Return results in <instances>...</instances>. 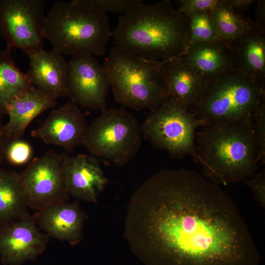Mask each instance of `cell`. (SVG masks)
<instances>
[{"label":"cell","instance_id":"obj_4","mask_svg":"<svg viewBox=\"0 0 265 265\" xmlns=\"http://www.w3.org/2000/svg\"><path fill=\"white\" fill-rule=\"evenodd\" d=\"M44 39L60 53L101 56L111 38L108 17L87 0L57 1L45 16Z\"/></svg>","mask_w":265,"mask_h":265},{"label":"cell","instance_id":"obj_8","mask_svg":"<svg viewBox=\"0 0 265 265\" xmlns=\"http://www.w3.org/2000/svg\"><path fill=\"white\" fill-rule=\"evenodd\" d=\"M206 123L179 102L169 98L151 111L141 125L142 136L174 158L190 156L196 162L195 134Z\"/></svg>","mask_w":265,"mask_h":265},{"label":"cell","instance_id":"obj_22","mask_svg":"<svg viewBox=\"0 0 265 265\" xmlns=\"http://www.w3.org/2000/svg\"><path fill=\"white\" fill-rule=\"evenodd\" d=\"M12 48L0 49V116L6 114L7 106L14 98L23 94L32 85L26 73L15 65Z\"/></svg>","mask_w":265,"mask_h":265},{"label":"cell","instance_id":"obj_2","mask_svg":"<svg viewBox=\"0 0 265 265\" xmlns=\"http://www.w3.org/2000/svg\"><path fill=\"white\" fill-rule=\"evenodd\" d=\"M111 38L114 46L150 60L182 56L188 48L187 16L170 0L143 2L119 16Z\"/></svg>","mask_w":265,"mask_h":265},{"label":"cell","instance_id":"obj_10","mask_svg":"<svg viewBox=\"0 0 265 265\" xmlns=\"http://www.w3.org/2000/svg\"><path fill=\"white\" fill-rule=\"evenodd\" d=\"M66 153L52 150L35 158L20 173L27 193L28 205L36 212L55 203L67 201L62 173V164Z\"/></svg>","mask_w":265,"mask_h":265},{"label":"cell","instance_id":"obj_17","mask_svg":"<svg viewBox=\"0 0 265 265\" xmlns=\"http://www.w3.org/2000/svg\"><path fill=\"white\" fill-rule=\"evenodd\" d=\"M162 62L170 98L191 111L203 93L207 79L183 56Z\"/></svg>","mask_w":265,"mask_h":265},{"label":"cell","instance_id":"obj_12","mask_svg":"<svg viewBox=\"0 0 265 265\" xmlns=\"http://www.w3.org/2000/svg\"><path fill=\"white\" fill-rule=\"evenodd\" d=\"M49 237L39 227L35 213L0 226V259L3 265L35 261L45 251Z\"/></svg>","mask_w":265,"mask_h":265},{"label":"cell","instance_id":"obj_9","mask_svg":"<svg viewBox=\"0 0 265 265\" xmlns=\"http://www.w3.org/2000/svg\"><path fill=\"white\" fill-rule=\"evenodd\" d=\"M44 0H0V36L28 54L44 49Z\"/></svg>","mask_w":265,"mask_h":265},{"label":"cell","instance_id":"obj_30","mask_svg":"<svg viewBox=\"0 0 265 265\" xmlns=\"http://www.w3.org/2000/svg\"><path fill=\"white\" fill-rule=\"evenodd\" d=\"M255 8L256 21L255 24L260 29L265 31V1H257Z\"/></svg>","mask_w":265,"mask_h":265},{"label":"cell","instance_id":"obj_19","mask_svg":"<svg viewBox=\"0 0 265 265\" xmlns=\"http://www.w3.org/2000/svg\"><path fill=\"white\" fill-rule=\"evenodd\" d=\"M233 68L265 82V31L253 22L243 35L228 44Z\"/></svg>","mask_w":265,"mask_h":265},{"label":"cell","instance_id":"obj_18","mask_svg":"<svg viewBox=\"0 0 265 265\" xmlns=\"http://www.w3.org/2000/svg\"><path fill=\"white\" fill-rule=\"evenodd\" d=\"M56 104V99L33 86L12 99L7 108L9 120L4 125L10 141L21 139L31 122Z\"/></svg>","mask_w":265,"mask_h":265},{"label":"cell","instance_id":"obj_1","mask_svg":"<svg viewBox=\"0 0 265 265\" xmlns=\"http://www.w3.org/2000/svg\"><path fill=\"white\" fill-rule=\"evenodd\" d=\"M124 236L144 265H259L247 225L229 196L203 174L164 169L133 193Z\"/></svg>","mask_w":265,"mask_h":265},{"label":"cell","instance_id":"obj_25","mask_svg":"<svg viewBox=\"0 0 265 265\" xmlns=\"http://www.w3.org/2000/svg\"><path fill=\"white\" fill-rule=\"evenodd\" d=\"M88 4L96 11L106 14L114 12L125 14L136 5L143 2L142 0H87Z\"/></svg>","mask_w":265,"mask_h":265},{"label":"cell","instance_id":"obj_23","mask_svg":"<svg viewBox=\"0 0 265 265\" xmlns=\"http://www.w3.org/2000/svg\"><path fill=\"white\" fill-rule=\"evenodd\" d=\"M219 39L228 44L245 33L253 21L237 13L227 0H219L211 11Z\"/></svg>","mask_w":265,"mask_h":265},{"label":"cell","instance_id":"obj_28","mask_svg":"<svg viewBox=\"0 0 265 265\" xmlns=\"http://www.w3.org/2000/svg\"><path fill=\"white\" fill-rule=\"evenodd\" d=\"M219 0H179L175 3L177 9L185 15L211 11Z\"/></svg>","mask_w":265,"mask_h":265},{"label":"cell","instance_id":"obj_27","mask_svg":"<svg viewBox=\"0 0 265 265\" xmlns=\"http://www.w3.org/2000/svg\"><path fill=\"white\" fill-rule=\"evenodd\" d=\"M32 154V148L30 144L20 139L10 142L6 151L5 159L13 165H21L30 160Z\"/></svg>","mask_w":265,"mask_h":265},{"label":"cell","instance_id":"obj_13","mask_svg":"<svg viewBox=\"0 0 265 265\" xmlns=\"http://www.w3.org/2000/svg\"><path fill=\"white\" fill-rule=\"evenodd\" d=\"M88 126L85 115L79 106L69 101L53 110L30 134L47 144L61 147L69 152L83 145Z\"/></svg>","mask_w":265,"mask_h":265},{"label":"cell","instance_id":"obj_5","mask_svg":"<svg viewBox=\"0 0 265 265\" xmlns=\"http://www.w3.org/2000/svg\"><path fill=\"white\" fill-rule=\"evenodd\" d=\"M103 66L115 101L124 108L152 111L170 98L162 62L114 46Z\"/></svg>","mask_w":265,"mask_h":265},{"label":"cell","instance_id":"obj_15","mask_svg":"<svg viewBox=\"0 0 265 265\" xmlns=\"http://www.w3.org/2000/svg\"><path fill=\"white\" fill-rule=\"evenodd\" d=\"M27 54L29 63L26 75L29 82L55 99L67 97V62L63 55L53 48Z\"/></svg>","mask_w":265,"mask_h":265},{"label":"cell","instance_id":"obj_32","mask_svg":"<svg viewBox=\"0 0 265 265\" xmlns=\"http://www.w3.org/2000/svg\"><path fill=\"white\" fill-rule=\"evenodd\" d=\"M1 116H0V165L5 159V153L10 140L8 138L1 122Z\"/></svg>","mask_w":265,"mask_h":265},{"label":"cell","instance_id":"obj_26","mask_svg":"<svg viewBox=\"0 0 265 265\" xmlns=\"http://www.w3.org/2000/svg\"><path fill=\"white\" fill-rule=\"evenodd\" d=\"M252 127L258 148V161L265 163V104L254 112L251 119Z\"/></svg>","mask_w":265,"mask_h":265},{"label":"cell","instance_id":"obj_21","mask_svg":"<svg viewBox=\"0 0 265 265\" xmlns=\"http://www.w3.org/2000/svg\"><path fill=\"white\" fill-rule=\"evenodd\" d=\"M29 208L20 173L0 165V226L27 215Z\"/></svg>","mask_w":265,"mask_h":265},{"label":"cell","instance_id":"obj_31","mask_svg":"<svg viewBox=\"0 0 265 265\" xmlns=\"http://www.w3.org/2000/svg\"><path fill=\"white\" fill-rule=\"evenodd\" d=\"M235 11L241 15L253 5L254 0H227Z\"/></svg>","mask_w":265,"mask_h":265},{"label":"cell","instance_id":"obj_6","mask_svg":"<svg viewBox=\"0 0 265 265\" xmlns=\"http://www.w3.org/2000/svg\"><path fill=\"white\" fill-rule=\"evenodd\" d=\"M265 104V84L235 69L207 79L192 111L206 124L250 119Z\"/></svg>","mask_w":265,"mask_h":265},{"label":"cell","instance_id":"obj_29","mask_svg":"<svg viewBox=\"0 0 265 265\" xmlns=\"http://www.w3.org/2000/svg\"><path fill=\"white\" fill-rule=\"evenodd\" d=\"M243 182L252 190L253 198L263 208H265V170L255 174Z\"/></svg>","mask_w":265,"mask_h":265},{"label":"cell","instance_id":"obj_11","mask_svg":"<svg viewBox=\"0 0 265 265\" xmlns=\"http://www.w3.org/2000/svg\"><path fill=\"white\" fill-rule=\"evenodd\" d=\"M67 90L70 101L81 107L106 108L110 87L108 76L94 56H74L67 62Z\"/></svg>","mask_w":265,"mask_h":265},{"label":"cell","instance_id":"obj_7","mask_svg":"<svg viewBox=\"0 0 265 265\" xmlns=\"http://www.w3.org/2000/svg\"><path fill=\"white\" fill-rule=\"evenodd\" d=\"M141 125L124 107L106 108L88 125L83 145L91 155L115 166L127 164L142 142Z\"/></svg>","mask_w":265,"mask_h":265},{"label":"cell","instance_id":"obj_24","mask_svg":"<svg viewBox=\"0 0 265 265\" xmlns=\"http://www.w3.org/2000/svg\"><path fill=\"white\" fill-rule=\"evenodd\" d=\"M187 16L188 26V47L196 43L220 40L211 11L191 14Z\"/></svg>","mask_w":265,"mask_h":265},{"label":"cell","instance_id":"obj_16","mask_svg":"<svg viewBox=\"0 0 265 265\" xmlns=\"http://www.w3.org/2000/svg\"><path fill=\"white\" fill-rule=\"evenodd\" d=\"M35 213L39 227L49 237L72 245L82 240L86 215L78 201L55 203Z\"/></svg>","mask_w":265,"mask_h":265},{"label":"cell","instance_id":"obj_20","mask_svg":"<svg viewBox=\"0 0 265 265\" xmlns=\"http://www.w3.org/2000/svg\"><path fill=\"white\" fill-rule=\"evenodd\" d=\"M182 56L207 80L233 69L228 45L220 40L192 45Z\"/></svg>","mask_w":265,"mask_h":265},{"label":"cell","instance_id":"obj_14","mask_svg":"<svg viewBox=\"0 0 265 265\" xmlns=\"http://www.w3.org/2000/svg\"><path fill=\"white\" fill-rule=\"evenodd\" d=\"M62 173L68 194L89 202H97L98 195L107 183L96 157L91 154L66 155Z\"/></svg>","mask_w":265,"mask_h":265},{"label":"cell","instance_id":"obj_3","mask_svg":"<svg viewBox=\"0 0 265 265\" xmlns=\"http://www.w3.org/2000/svg\"><path fill=\"white\" fill-rule=\"evenodd\" d=\"M251 119L207 124L196 132V162L209 180L227 185L256 174L258 148Z\"/></svg>","mask_w":265,"mask_h":265}]
</instances>
